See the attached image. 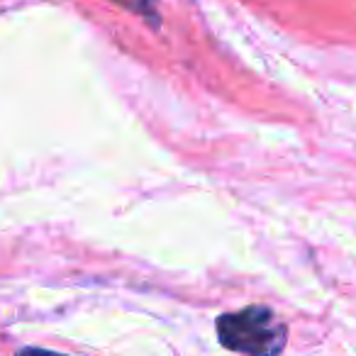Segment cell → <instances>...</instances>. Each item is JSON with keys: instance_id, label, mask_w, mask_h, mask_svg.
<instances>
[{"instance_id": "7a4b0ae2", "label": "cell", "mask_w": 356, "mask_h": 356, "mask_svg": "<svg viewBox=\"0 0 356 356\" xmlns=\"http://www.w3.org/2000/svg\"><path fill=\"white\" fill-rule=\"evenodd\" d=\"M118 6H122L124 10L129 13H137L139 17L149 22V27H159V8H156V0H113Z\"/></svg>"}, {"instance_id": "6da1fadb", "label": "cell", "mask_w": 356, "mask_h": 356, "mask_svg": "<svg viewBox=\"0 0 356 356\" xmlns=\"http://www.w3.org/2000/svg\"><path fill=\"white\" fill-rule=\"evenodd\" d=\"M220 344L244 356H281L288 330L266 305H249L218 320Z\"/></svg>"}]
</instances>
